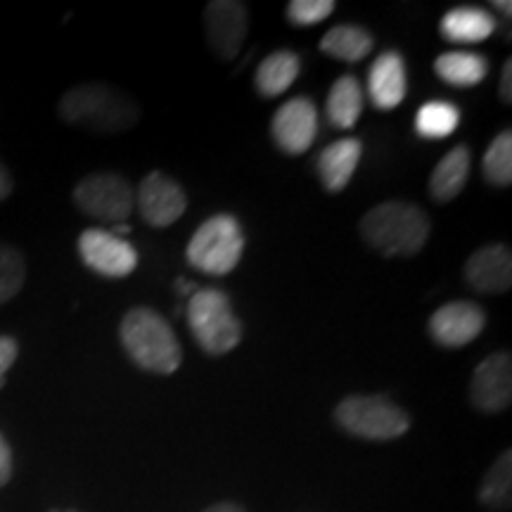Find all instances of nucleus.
<instances>
[{"instance_id":"1","label":"nucleus","mask_w":512,"mask_h":512,"mask_svg":"<svg viewBox=\"0 0 512 512\" xmlns=\"http://www.w3.org/2000/svg\"><path fill=\"white\" fill-rule=\"evenodd\" d=\"M121 347L140 370L152 375H174L183 363L181 342L162 313L136 306L119 325Z\"/></svg>"},{"instance_id":"2","label":"nucleus","mask_w":512,"mask_h":512,"mask_svg":"<svg viewBox=\"0 0 512 512\" xmlns=\"http://www.w3.org/2000/svg\"><path fill=\"white\" fill-rule=\"evenodd\" d=\"M60 117L69 126L95 133H121L138 124L136 100L107 83H81L60 98Z\"/></svg>"},{"instance_id":"3","label":"nucleus","mask_w":512,"mask_h":512,"mask_svg":"<svg viewBox=\"0 0 512 512\" xmlns=\"http://www.w3.org/2000/svg\"><path fill=\"white\" fill-rule=\"evenodd\" d=\"M361 238L382 256H415L430 238V219L418 204L389 200L363 216Z\"/></svg>"},{"instance_id":"4","label":"nucleus","mask_w":512,"mask_h":512,"mask_svg":"<svg viewBox=\"0 0 512 512\" xmlns=\"http://www.w3.org/2000/svg\"><path fill=\"white\" fill-rule=\"evenodd\" d=\"M242 252H245V233L240 221L230 214H216L192 233L185 259L195 271L211 278H223L238 268Z\"/></svg>"},{"instance_id":"5","label":"nucleus","mask_w":512,"mask_h":512,"mask_svg":"<svg viewBox=\"0 0 512 512\" xmlns=\"http://www.w3.org/2000/svg\"><path fill=\"white\" fill-rule=\"evenodd\" d=\"M192 337L209 356H226L242 342V323L235 316L228 294L221 290H197L188 304Z\"/></svg>"},{"instance_id":"6","label":"nucleus","mask_w":512,"mask_h":512,"mask_svg":"<svg viewBox=\"0 0 512 512\" xmlns=\"http://www.w3.org/2000/svg\"><path fill=\"white\" fill-rule=\"evenodd\" d=\"M344 432L368 441H392L411 430V415L387 396H349L335 408Z\"/></svg>"},{"instance_id":"7","label":"nucleus","mask_w":512,"mask_h":512,"mask_svg":"<svg viewBox=\"0 0 512 512\" xmlns=\"http://www.w3.org/2000/svg\"><path fill=\"white\" fill-rule=\"evenodd\" d=\"M74 204L91 219L124 223L136 209V190L124 176L100 171L76 183Z\"/></svg>"},{"instance_id":"8","label":"nucleus","mask_w":512,"mask_h":512,"mask_svg":"<svg viewBox=\"0 0 512 512\" xmlns=\"http://www.w3.org/2000/svg\"><path fill=\"white\" fill-rule=\"evenodd\" d=\"M81 261L102 278H126L138 268V252L131 242L105 228H88L79 235Z\"/></svg>"},{"instance_id":"9","label":"nucleus","mask_w":512,"mask_h":512,"mask_svg":"<svg viewBox=\"0 0 512 512\" xmlns=\"http://www.w3.org/2000/svg\"><path fill=\"white\" fill-rule=\"evenodd\" d=\"M136 207L147 226L166 228L174 226L188 209V197L181 183L162 171H152L140 181L136 190Z\"/></svg>"},{"instance_id":"10","label":"nucleus","mask_w":512,"mask_h":512,"mask_svg":"<svg viewBox=\"0 0 512 512\" xmlns=\"http://www.w3.org/2000/svg\"><path fill=\"white\" fill-rule=\"evenodd\" d=\"M470 399L479 413H503L512 401V358L508 351L486 356L475 368Z\"/></svg>"},{"instance_id":"11","label":"nucleus","mask_w":512,"mask_h":512,"mask_svg":"<svg viewBox=\"0 0 512 512\" xmlns=\"http://www.w3.org/2000/svg\"><path fill=\"white\" fill-rule=\"evenodd\" d=\"M209 46L223 62L235 60L249 31L247 5L235 0H214L204 10Z\"/></svg>"},{"instance_id":"12","label":"nucleus","mask_w":512,"mask_h":512,"mask_svg":"<svg viewBox=\"0 0 512 512\" xmlns=\"http://www.w3.org/2000/svg\"><path fill=\"white\" fill-rule=\"evenodd\" d=\"M271 133L275 145L287 155H304L318 136V110L309 98H294L285 102L273 114Z\"/></svg>"},{"instance_id":"13","label":"nucleus","mask_w":512,"mask_h":512,"mask_svg":"<svg viewBox=\"0 0 512 512\" xmlns=\"http://www.w3.org/2000/svg\"><path fill=\"white\" fill-rule=\"evenodd\" d=\"M484 328L486 313L475 302L444 304L430 318V335L444 349H460L475 342Z\"/></svg>"},{"instance_id":"14","label":"nucleus","mask_w":512,"mask_h":512,"mask_svg":"<svg viewBox=\"0 0 512 512\" xmlns=\"http://www.w3.org/2000/svg\"><path fill=\"white\" fill-rule=\"evenodd\" d=\"M465 283L479 294H503L512 287V252L508 245H486L465 264Z\"/></svg>"},{"instance_id":"15","label":"nucleus","mask_w":512,"mask_h":512,"mask_svg":"<svg viewBox=\"0 0 512 512\" xmlns=\"http://www.w3.org/2000/svg\"><path fill=\"white\" fill-rule=\"evenodd\" d=\"M406 62L399 53L389 50L373 62L368 74V93L377 110H396L406 98Z\"/></svg>"},{"instance_id":"16","label":"nucleus","mask_w":512,"mask_h":512,"mask_svg":"<svg viewBox=\"0 0 512 512\" xmlns=\"http://www.w3.org/2000/svg\"><path fill=\"white\" fill-rule=\"evenodd\" d=\"M363 143L358 138H342L325 147L318 155V176L328 192H342L347 188L356 166L361 162Z\"/></svg>"},{"instance_id":"17","label":"nucleus","mask_w":512,"mask_h":512,"mask_svg":"<svg viewBox=\"0 0 512 512\" xmlns=\"http://www.w3.org/2000/svg\"><path fill=\"white\" fill-rule=\"evenodd\" d=\"M441 36L456 46H475L482 43L496 31V19L489 10L463 5V8L448 10L439 24Z\"/></svg>"},{"instance_id":"18","label":"nucleus","mask_w":512,"mask_h":512,"mask_svg":"<svg viewBox=\"0 0 512 512\" xmlns=\"http://www.w3.org/2000/svg\"><path fill=\"white\" fill-rule=\"evenodd\" d=\"M467 176H470V150L465 145H456L434 166L430 178L432 197L441 204L456 200L465 188Z\"/></svg>"},{"instance_id":"19","label":"nucleus","mask_w":512,"mask_h":512,"mask_svg":"<svg viewBox=\"0 0 512 512\" xmlns=\"http://www.w3.org/2000/svg\"><path fill=\"white\" fill-rule=\"evenodd\" d=\"M299 69H302V62H299L297 53H292V50H275L256 67V91L264 95V98L283 95L297 81Z\"/></svg>"},{"instance_id":"20","label":"nucleus","mask_w":512,"mask_h":512,"mask_svg":"<svg viewBox=\"0 0 512 512\" xmlns=\"http://www.w3.org/2000/svg\"><path fill=\"white\" fill-rule=\"evenodd\" d=\"M434 72L444 83L453 88H472L482 83L489 74V62L477 53H465V50H453L444 53L434 62Z\"/></svg>"},{"instance_id":"21","label":"nucleus","mask_w":512,"mask_h":512,"mask_svg":"<svg viewBox=\"0 0 512 512\" xmlns=\"http://www.w3.org/2000/svg\"><path fill=\"white\" fill-rule=\"evenodd\" d=\"M363 112V88L356 76H342L332 83L328 102H325V114L335 128H354Z\"/></svg>"},{"instance_id":"22","label":"nucleus","mask_w":512,"mask_h":512,"mask_svg":"<svg viewBox=\"0 0 512 512\" xmlns=\"http://www.w3.org/2000/svg\"><path fill=\"white\" fill-rule=\"evenodd\" d=\"M320 50L325 55L335 57V60L361 62L373 50V36L363 27H356V24H339V27H332L323 36Z\"/></svg>"},{"instance_id":"23","label":"nucleus","mask_w":512,"mask_h":512,"mask_svg":"<svg viewBox=\"0 0 512 512\" xmlns=\"http://www.w3.org/2000/svg\"><path fill=\"white\" fill-rule=\"evenodd\" d=\"M460 124V110L453 102L432 100L418 110L415 117V133L425 140L448 138Z\"/></svg>"},{"instance_id":"24","label":"nucleus","mask_w":512,"mask_h":512,"mask_svg":"<svg viewBox=\"0 0 512 512\" xmlns=\"http://www.w3.org/2000/svg\"><path fill=\"white\" fill-rule=\"evenodd\" d=\"M512 501V451H505L503 456L491 465L479 486V503L491 510H508Z\"/></svg>"},{"instance_id":"25","label":"nucleus","mask_w":512,"mask_h":512,"mask_svg":"<svg viewBox=\"0 0 512 512\" xmlns=\"http://www.w3.org/2000/svg\"><path fill=\"white\" fill-rule=\"evenodd\" d=\"M484 178L496 188H508L512 183V131L505 128L503 133H498L494 143L486 150L484 162H482Z\"/></svg>"},{"instance_id":"26","label":"nucleus","mask_w":512,"mask_h":512,"mask_svg":"<svg viewBox=\"0 0 512 512\" xmlns=\"http://www.w3.org/2000/svg\"><path fill=\"white\" fill-rule=\"evenodd\" d=\"M27 283V259L17 247L0 242V306L8 304Z\"/></svg>"},{"instance_id":"27","label":"nucleus","mask_w":512,"mask_h":512,"mask_svg":"<svg viewBox=\"0 0 512 512\" xmlns=\"http://www.w3.org/2000/svg\"><path fill=\"white\" fill-rule=\"evenodd\" d=\"M335 10V0H292L287 5V19L294 27H313L325 22Z\"/></svg>"},{"instance_id":"28","label":"nucleus","mask_w":512,"mask_h":512,"mask_svg":"<svg viewBox=\"0 0 512 512\" xmlns=\"http://www.w3.org/2000/svg\"><path fill=\"white\" fill-rule=\"evenodd\" d=\"M19 354L17 342L8 335H0V389L5 387V380H8V370L15 366Z\"/></svg>"},{"instance_id":"29","label":"nucleus","mask_w":512,"mask_h":512,"mask_svg":"<svg viewBox=\"0 0 512 512\" xmlns=\"http://www.w3.org/2000/svg\"><path fill=\"white\" fill-rule=\"evenodd\" d=\"M12 479V448L0 434V486H5Z\"/></svg>"},{"instance_id":"30","label":"nucleus","mask_w":512,"mask_h":512,"mask_svg":"<svg viewBox=\"0 0 512 512\" xmlns=\"http://www.w3.org/2000/svg\"><path fill=\"white\" fill-rule=\"evenodd\" d=\"M501 100L503 102H512V60L505 62L503 67V76H501Z\"/></svg>"},{"instance_id":"31","label":"nucleus","mask_w":512,"mask_h":512,"mask_svg":"<svg viewBox=\"0 0 512 512\" xmlns=\"http://www.w3.org/2000/svg\"><path fill=\"white\" fill-rule=\"evenodd\" d=\"M10 195H12V176L10 171L0 164V202L8 200Z\"/></svg>"},{"instance_id":"32","label":"nucleus","mask_w":512,"mask_h":512,"mask_svg":"<svg viewBox=\"0 0 512 512\" xmlns=\"http://www.w3.org/2000/svg\"><path fill=\"white\" fill-rule=\"evenodd\" d=\"M204 512H245V508H242V505H238V503L223 501V503H214V505H209V508L204 510Z\"/></svg>"},{"instance_id":"33","label":"nucleus","mask_w":512,"mask_h":512,"mask_svg":"<svg viewBox=\"0 0 512 512\" xmlns=\"http://www.w3.org/2000/svg\"><path fill=\"white\" fill-rule=\"evenodd\" d=\"M176 290L181 292V294H195V287H192L190 283H185V280H178Z\"/></svg>"},{"instance_id":"34","label":"nucleus","mask_w":512,"mask_h":512,"mask_svg":"<svg viewBox=\"0 0 512 512\" xmlns=\"http://www.w3.org/2000/svg\"><path fill=\"white\" fill-rule=\"evenodd\" d=\"M491 5H494L496 10L505 12V17H510V10H512V5H510V3H491Z\"/></svg>"},{"instance_id":"35","label":"nucleus","mask_w":512,"mask_h":512,"mask_svg":"<svg viewBox=\"0 0 512 512\" xmlns=\"http://www.w3.org/2000/svg\"><path fill=\"white\" fill-rule=\"evenodd\" d=\"M50 512H76V510H50Z\"/></svg>"}]
</instances>
